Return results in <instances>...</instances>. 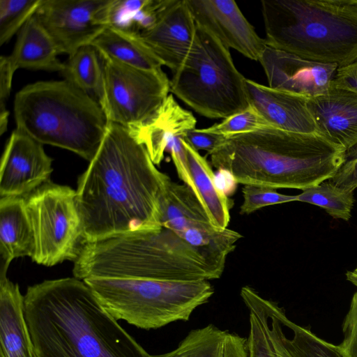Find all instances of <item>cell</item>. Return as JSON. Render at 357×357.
<instances>
[{
  "mask_svg": "<svg viewBox=\"0 0 357 357\" xmlns=\"http://www.w3.org/2000/svg\"><path fill=\"white\" fill-rule=\"evenodd\" d=\"M170 178L128 128L109 123L76 190L84 242L159 229Z\"/></svg>",
  "mask_w": 357,
  "mask_h": 357,
  "instance_id": "cell-1",
  "label": "cell"
},
{
  "mask_svg": "<svg viewBox=\"0 0 357 357\" xmlns=\"http://www.w3.org/2000/svg\"><path fill=\"white\" fill-rule=\"evenodd\" d=\"M24 313L36 357H153L75 277L28 287Z\"/></svg>",
  "mask_w": 357,
  "mask_h": 357,
  "instance_id": "cell-2",
  "label": "cell"
},
{
  "mask_svg": "<svg viewBox=\"0 0 357 357\" xmlns=\"http://www.w3.org/2000/svg\"><path fill=\"white\" fill-rule=\"evenodd\" d=\"M344 152L319 133L269 128L227 137L210 155L238 184L304 190L331 178Z\"/></svg>",
  "mask_w": 357,
  "mask_h": 357,
  "instance_id": "cell-3",
  "label": "cell"
},
{
  "mask_svg": "<svg viewBox=\"0 0 357 357\" xmlns=\"http://www.w3.org/2000/svg\"><path fill=\"white\" fill-rule=\"evenodd\" d=\"M74 277L193 282L218 279L201 253L173 231L159 229L82 243Z\"/></svg>",
  "mask_w": 357,
  "mask_h": 357,
  "instance_id": "cell-4",
  "label": "cell"
},
{
  "mask_svg": "<svg viewBox=\"0 0 357 357\" xmlns=\"http://www.w3.org/2000/svg\"><path fill=\"white\" fill-rule=\"evenodd\" d=\"M267 46L323 63L357 59V0H262Z\"/></svg>",
  "mask_w": 357,
  "mask_h": 357,
  "instance_id": "cell-5",
  "label": "cell"
},
{
  "mask_svg": "<svg viewBox=\"0 0 357 357\" xmlns=\"http://www.w3.org/2000/svg\"><path fill=\"white\" fill-rule=\"evenodd\" d=\"M16 128L40 143L70 151L89 162L109 121L98 101L66 79L27 84L15 95Z\"/></svg>",
  "mask_w": 357,
  "mask_h": 357,
  "instance_id": "cell-6",
  "label": "cell"
},
{
  "mask_svg": "<svg viewBox=\"0 0 357 357\" xmlns=\"http://www.w3.org/2000/svg\"><path fill=\"white\" fill-rule=\"evenodd\" d=\"M84 281L115 319L145 330L188 321L195 310L214 294L213 287L207 280L93 278Z\"/></svg>",
  "mask_w": 357,
  "mask_h": 357,
  "instance_id": "cell-7",
  "label": "cell"
},
{
  "mask_svg": "<svg viewBox=\"0 0 357 357\" xmlns=\"http://www.w3.org/2000/svg\"><path fill=\"white\" fill-rule=\"evenodd\" d=\"M246 79L229 49L197 24L192 48L170 79V92L200 115L225 119L250 106Z\"/></svg>",
  "mask_w": 357,
  "mask_h": 357,
  "instance_id": "cell-8",
  "label": "cell"
},
{
  "mask_svg": "<svg viewBox=\"0 0 357 357\" xmlns=\"http://www.w3.org/2000/svg\"><path fill=\"white\" fill-rule=\"evenodd\" d=\"M24 202L33 235L31 259L46 266L74 261L84 241L76 190L49 181Z\"/></svg>",
  "mask_w": 357,
  "mask_h": 357,
  "instance_id": "cell-9",
  "label": "cell"
},
{
  "mask_svg": "<svg viewBox=\"0 0 357 357\" xmlns=\"http://www.w3.org/2000/svg\"><path fill=\"white\" fill-rule=\"evenodd\" d=\"M102 58L104 75L99 103L109 122L128 128L151 118L170 92V80L162 68H138Z\"/></svg>",
  "mask_w": 357,
  "mask_h": 357,
  "instance_id": "cell-10",
  "label": "cell"
},
{
  "mask_svg": "<svg viewBox=\"0 0 357 357\" xmlns=\"http://www.w3.org/2000/svg\"><path fill=\"white\" fill-rule=\"evenodd\" d=\"M111 0H41L36 16L59 54L69 56L90 45L107 27Z\"/></svg>",
  "mask_w": 357,
  "mask_h": 357,
  "instance_id": "cell-11",
  "label": "cell"
},
{
  "mask_svg": "<svg viewBox=\"0 0 357 357\" xmlns=\"http://www.w3.org/2000/svg\"><path fill=\"white\" fill-rule=\"evenodd\" d=\"M52 164L43 144L15 128L1 156V197H26L49 181Z\"/></svg>",
  "mask_w": 357,
  "mask_h": 357,
  "instance_id": "cell-12",
  "label": "cell"
},
{
  "mask_svg": "<svg viewBox=\"0 0 357 357\" xmlns=\"http://www.w3.org/2000/svg\"><path fill=\"white\" fill-rule=\"evenodd\" d=\"M196 24L225 47L259 61L266 44L234 0H186Z\"/></svg>",
  "mask_w": 357,
  "mask_h": 357,
  "instance_id": "cell-13",
  "label": "cell"
},
{
  "mask_svg": "<svg viewBox=\"0 0 357 357\" xmlns=\"http://www.w3.org/2000/svg\"><path fill=\"white\" fill-rule=\"evenodd\" d=\"M270 87L311 98L326 93L338 66L307 60L266 45L259 59Z\"/></svg>",
  "mask_w": 357,
  "mask_h": 357,
  "instance_id": "cell-14",
  "label": "cell"
},
{
  "mask_svg": "<svg viewBox=\"0 0 357 357\" xmlns=\"http://www.w3.org/2000/svg\"><path fill=\"white\" fill-rule=\"evenodd\" d=\"M196 31L186 0H167L155 24L139 37L173 73L188 56Z\"/></svg>",
  "mask_w": 357,
  "mask_h": 357,
  "instance_id": "cell-15",
  "label": "cell"
},
{
  "mask_svg": "<svg viewBox=\"0 0 357 357\" xmlns=\"http://www.w3.org/2000/svg\"><path fill=\"white\" fill-rule=\"evenodd\" d=\"M307 106L318 133L345 151L357 144V93L331 83Z\"/></svg>",
  "mask_w": 357,
  "mask_h": 357,
  "instance_id": "cell-16",
  "label": "cell"
},
{
  "mask_svg": "<svg viewBox=\"0 0 357 357\" xmlns=\"http://www.w3.org/2000/svg\"><path fill=\"white\" fill-rule=\"evenodd\" d=\"M250 104L273 127L299 133H318L307 106L308 98L246 79Z\"/></svg>",
  "mask_w": 357,
  "mask_h": 357,
  "instance_id": "cell-17",
  "label": "cell"
},
{
  "mask_svg": "<svg viewBox=\"0 0 357 357\" xmlns=\"http://www.w3.org/2000/svg\"><path fill=\"white\" fill-rule=\"evenodd\" d=\"M197 120L169 94L156 113L146 121L128 127L131 135L143 144L155 165H159L165 151L177 137H184L195 128Z\"/></svg>",
  "mask_w": 357,
  "mask_h": 357,
  "instance_id": "cell-18",
  "label": "cell"
},
{
  "mask_svg": "<svg viewBox=\"0 0 357 357\" xmlns=\"http://www.w3.org/2000/svg\"><path fill=\"white\" fill-rule=\"evenodd\" d=\"M0 275V357H35L24 313V296L19 285Z\"/></svg>",
  "mask_w": 357,
  "mask_h": 357,
  "instance_id": "cell-19",
  "label": "cell"
},
{
  "mask_svg": "<svg viewBox=\"0 0 357 357\" xmlns=\"http://www.w3.org/2000/svg\"><path fill=\"white\" fill-rule=\"evenodd\" d=\"M268 309L278 357H345L338 345L289 319L277 303L269 300Z\"/></svg>",
  "mask_w": 357,
  "mask_h": 357,
  "instance_id": "cell-20",
  "label": "cell"
},
{
  "mask_svg": "<svg viewBox=\"0 0 357 357\" xmlns=\"http://www.w3.org/2000/svg\"><path fill=\"white\" fill-rule=\"evenodd\" d=\"M59 54L54 40L34 14L19 31L13 50L7 56L15 71L25 68L61 73L64 63Z\"/></svg>",
  "mask_w": 357,
  "mask_h": 357,
  "instance_id": "cell-21",
  "label": "cell"
},
{
  "mask_svg": "<svg viewBox=\"0 0 357 357\" xmlns=\"http://www.w3.org/2000/svg\"><path fill=\"white\" fill-rule=\"evenodd\" d=\"M190 169L193 190L201 202L212 225L225 229L230 221L231 200L218 187L215 174L205 157L181 139Z\"/></svg>",
  "mask_w": 357,
  "mask_h": 357,
  "instance_id": "cell-22",
  "label": "cell"
},
{
  "mask_svg": "<svg viewBox=\"0 0 357 357\" xmlns=\"http://www.w3.org/2000/svg\"><path fill=\"white\" fill-rule=\"evenodd\" d=\"M153 357H248L247 338L208 324L191 330L175 349Z\"/></svg>",
  "mask_w": 357,
  "mask_h": 357,
  "instance_id": "cell-23",
  "label": "cell"
},
{
  "mask_svg": "<svg viewBox=\"0 0 357 357\" xmlns=\"http://www.w3.org/2000/svg\"><path fill=\"white\" fill-rule=\"evenodd\" d=\"M33 247V231L24 197H1L0 252L3 264L8 267L15 258L31 257Z\"/></svg>",
  "mask_w": 357,
  "mask_h": 357,
  "instance_id": "cell-24",
  "label": "cell"
},
{
  "mask_svg": "<svg viewBox=\"0 0 357 357\" xmlns=\"http://www.w3.org/2000/svg\"><path fill=\"white\" fill-rule=\"evenodd\" d=\"M160 213L162 227L178 235L191 227L211 223L194 191L186 185L178 184L172 179L162 196Z\"/></svg>",
  "mask_w": 357,
  "mask_h": 357,
  "instance_id": "cell-25",
  "label": "cell"
},
{
  "mask_svg": "<svg viewBox=\"0 0 357 357\" xmlns=\"http://www.w3.org/2000/svg\"><path fill=\"white\" fill-rule=\"evenodd\" d=\"M102 56L147 70L163 66L139 36L107 27L91 43Z\"/></svg>",
  "mask_w": 357,
  "mask_h": 357,
  "instance_id": "cell-26",
  "label": "cell"
},
{
  "mask_svg": "<svg viewBox=\"0 0 357 357\" xmlns=\"http://www.w3.org/2000/svg\"><path fill=\"white\" fill-rule=\"evenodd\" d=\"M167 0H111L107 27L139 36L151 29Z\"/></svg>",
  "mask_w": 357,
  "mask_h": 357,
  "instance_id": "cell-27",
  "label": "cell"
},
{
  "mask_svg": "<svg viewBox=\"0 0 357 357\" xmlns=\"http://www.w3.org/2000/svg\"><path fill=\"white\" fill-rule=\"evenodd\" d=\"M240 294L249 311L248 357H278L269 319V300L249 286L243 287Z\"/></svg>",
  "mask_w": 357,
  "mask_h": 357,
  "instance_id": "cell-28",
  "label": "cell"
},
{
  "mask_svg": "<svg viewBox=\"0 0 357 357\" xmlns=\"http://www.w3.org/2000/svg\"><path fill=\"white\" fill-rule=\"evenodd\" d=\"M196 248L218 272L222 274L228 255L243 236L228 228L218 229L211 223L188 228L178 235Z\"/></svg>",
  "mask_w": 357,
  "mask_h": 357,
  "instance_id": "cell-29",
  "label": "cell"
},
{
  "mask_svg": "<svg viewBox=\"0 0 357 357\" xmlns=\"http://www.w3.org/2000/svg\"><path fill=\"white\" fill-rule=\"evenodd\" d=\"M61 74L65 79L89 93L99 102L102 91L104 60L93 45L82 46L69 56Z\"/></svg>",
  "mask_w": 357,
  "mask_h": 357,
  "instance_id": "cell-30",
  "label": "cell"
},
{
  "mask_svg": "<svg viewBox=\"0 0 357 357\" xmlns=\"http://www.w3.org/2000/svg\"><path fill=\"white\" fill-rule=\"evenodd\" d=\"M297 201L320 206L333 218L346 221L351 217L355 202L354 192L344 190L329 180L303 190Z\"/></svg>",
  "mask_w": 357,
  "mask_h": 357,
  "instance_id": "cell-31",
  "label": "cell"
},
{
  "mask_svg": "<svg viewBox=\"0 0 357 357\" xmlns=\"http://www.w3.org/2000/svg\"><path fill=\"white\" fill-rule=\"evenodd\" d=\"M269 128L275 127L255 107L250 105L245 109L223 119L220 123L199 130L227 138Z\"/></svg>",
  "mask_w": 357,
  "mask_h": 357,
  "instance_id": "cell-32",
  "label": "cell"
},
{
  "mask_svg": "<svg viewBox=\"0 0 357 357\" xmlns=\"http://www.w3.org/2000/svg\"><path fill=\"white\" fill-rule=\"evenodd\" d=\"M41 0H0V45L7 43L33 16Z\"/></svg>",
  "mask_w": 357,
  "mask_h": 357,
  "instance_id": "cell-33",
  "label": "cell"
},
{
  "mask_svg": "<svg viewBox=\"0 0 357 357\" xmlns=\"http://www.w3.org/2000/svg\"><path fill=\"white\" fill-rule=\"evenodd\" d=\"M242 195L241 215H250L265 206L297 201V195L281 194L276 189L259 185H243Z\"/></svg>",
  "mask_w": 357,
  "mask_h": 357,
  "instance_id": "cell-34",
  "label": "cell"
},
{
  "mask_svg": "<svg viewBox=\"0 0 357 357\" xmlns=\"http://www.w3.org/2000/svg\"><path fill=\"white\" fill-rule=\"evenodd\" d=\"M328 180L347 191L354 192L357 188V144L344 152L342 164Z\"/></svg>",
  "mask_w": 357,
  "mask_h": 357,
  "instance_id": "cell-35",
  "label": "cell"
},
{
  "mask_svg": "<svg viewBox=\"0 0 357 357\" xmlns=\"http://www.w3.org/2000/svg\"><path fill=\"white\" fill-rule=\"evenodd\" d=\"M343 340L338 345L345 357H357V291L342 323Z\"/></svg>",
  "mask_w": 357,
  "mask_h": 357,
  "instance_id": "cell-36",
  "label": "cell"
},
{
  "mask_svg": "<svg viewBox=\"0 0 357 357\" xmlns=\"http://www.w3.org/2000/svg\"><path fill=\"white\" fill-rule=\"evenodd\" d=\"M15 70L7 56L0 57V135L6 131L9 112L6 108Z\"/></svg>",
  "mask_w": 357,
  "mask_h": 357,
  "instance_id": "cell-37",
  "label": "cell"
},
{
  "mask_svg": "<svg viewBox=\"0 0 357 357\" xmlns=\"http://www.w3.org/2000/svg\"><path fill=\"white\" fill-rule=\"evenodd\" d=\"M183 138L198 151L199 150H204L209 155L218 148L225 139V137L222 135L201 131L199 128H195L188 131Z\"/></svg>",
  "mask_w": 357,
  "mask_h": 357,
  "instance_id": "cell-38",
  "label": "cell"
},
{
  "mask_svg": "<svg viewBox=\"0 0 357 357\" xmlns=\"http://www.w3.org/2000/svg\"><path fill=\"white\" fill-rule=\"evenodd\" d=\"M182 138L183 137H177L174 139L169 146L168 151L171 154V157L175 165L178 177L183 181V184L186 185L193 190V183L185 150L181 142Z\"/></svg>",
  "mask_w": 357,
  "mask_h": 357,
  "instance_id": "cell-39",
  "label": "cell"
},
{
  "mask_svg": "<svg viewBox=\"0 0 357 357\" xmlns=\"http://www.w3.org/2000/svg\"><path fill=\"white\" fill-rule=\"evenodd\" d=\"M333 84L357 93V59L337 68Z\"/></svg>",
  "mask_w": 357,
  "mask_h": 357,
  "instance_id": "cell-40",
  "label": "cell"
},
{
  "mask_svg": "<svg viewBox=\"0 0 357 357\" xmlns=\"http://www.w3.org/2000/svg\"><path fill=\"white\" fill-rule=\"evenodd\" d=\"M347 280L357 287V266L352 271H348L346 273Z\"/></svg>",
  "mask_w": 357,
  "mask_h": 357,
  "instance_id": "cell-41",
  "label": "cell"
},
{
  "mask_svg": "<svg viewBox=\"0 0 357 357\" xmlns=\"http://www.w3.org/2000/svg\"><path fill=\"white\" fill-rule=\"evenodd\" d=\"M36 357V356H35Z\"/></svg>",
  "mask_w": 357,
  "mask_h": 357,
  "instance_id": "cell-42",
  "label": "cell"
}]
</instances>
